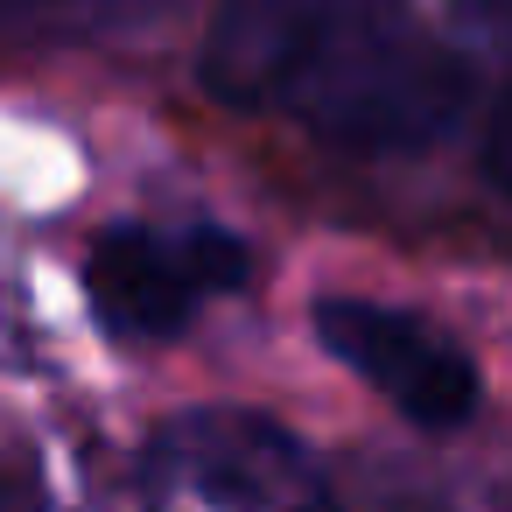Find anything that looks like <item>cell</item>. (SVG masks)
Here are the masks:
<instances>
[{"label": "cell", "instance_id": "1", "mask_svg": "<svg viewBox=\"0 0 512 512\" xmlns=\"http://www.w3.org/2000/svg\"><path fill=\"white\" fill-rule=\"evenodd\" d=\"M204 92L386 162L463 120L470 71L407 0H225L204 29Z\"/></svg>", "mask_w": 512, "mask_h": 512}, {"label": "cell", "instance_id": "2", "mask_svg": "<svg viewBox=\"0 0 512 512\" xmlns=\"http://www.w3.org/2000/svg\"><path fill=\"white\" fill-rule=\"evenodd\" d=\"M141 512H337V491L281 421L190 407L141 449Z\"/></svg>", "mask_w": 512, "mask_h": 512}, {"label": "cell", "instance_id": "3", "mask_svg": "<svg viewBox=\"0 0 512 512\" xmlns=\"http://www.w3.org/2000/svg\"><path fill=\"white\" fill-rule=\"evenodd\" d=\"M246 274L253 253L225 225H106L85 253L92 316L134 344L190 330V316L211 295H239Z\"/></svg>", "mask_w": 512, "mask_h": 512}, {"label": "cell", "instance_id": "4", "mask_svg": "<svg viewBox=\"0 0 512 512\" xmlns=\"http://www.w3.org/2000/svg\"><path fill=\"white\" fill-rule=\"evenodd\" d=\"M316 337L337 365H351L379 400H393L414 428H463L477 414V365L449 330H435L414 309L365 302V295H323L316 302Z\"/></svg>", "mask_w": 512, "mask_h": 512}, {"label": "cell", "instance_id": "5", "mask_svg": "<svg viewBox=\"0 0 512 512\" xmlns=\"http://www.w3.org/2000/svg\"><path fill=\"white\" fill-rule=\"evenodd\" d=\"M484 176L512 197V92L491 106V127H484Z\"/></svg>", "mask_w": 512, "mask_h": 512}, {"label": "cell", "instance_id": "6", "mask_svg": "<svg viewBox=\"0 0 512 512\" xmlns=\"http://www.w3.org/2000/svg\"><path fill=\"white\" fill-rule=\"evenodd\" d=\"M64 0H0V36H29L43 22H57Z\"/></svg>", "mask_w": 512, "mask_h": 512}]
</instances>
